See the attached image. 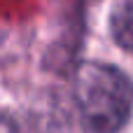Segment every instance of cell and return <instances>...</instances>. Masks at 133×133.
Returning a JSON list of instances; mask_svg holds the SVG:
<instances>
[{
  "label": "cell",
  "mask_w": 133,
  "mask_h": 133,
  "mask_svg": "<svg viewBox=\"0 0 133 133\" xmlns=\"http://www.w3.org/2000/svg\"><path fill=\"white\" fill-rule=\"evenodd\" d=\"M110 28L124 49L133 51V0H117L110 14Z\"/></svg>",
  "instance_id": "7a4b0ae2"
},
{
  "label": "cell",
  "mask_w": 133,
  "mask_h": 133,
  "mask_svg": "<svg viewBox=\"0 0 133 133\" xmlns=\"http://www.w3.org/2000/svg\"><path fill=\"white\" fill-rule=\"evenodd\" d=\"M75 103L89 133H119L133 110V82L115 65L82 63L72 82Z\"/></svg>",
  "instance_id": "6da1fadb"
},
{
  "label": "cell",
  "mask_w": 133,
  "mask_h": 133,
  "mask_svg": "<svg viewBox=\"0 0 133 133\" xmlns=\"http://www.w3.org/2000/svg\"><path fill=\"white\" fill-rule=\"evenodd\" d=\"M0 133H14V126L7 119H2V117H0Z\"/></svg>",
  "instance_id": "3957f363"
}]
</instances>
